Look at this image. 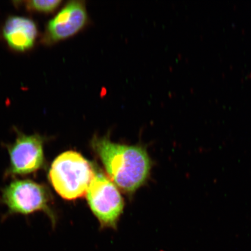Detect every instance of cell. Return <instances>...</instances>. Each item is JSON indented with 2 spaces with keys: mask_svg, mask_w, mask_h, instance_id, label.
<instances>
[{
  "mask_svg": "<svg viewBox=\"0 0 251 251\" xmlns=\"http://www.w3.org/2000/svg\"><path fill=\"white\" fill-rule=\"evenodd\" d=\"M89 21L85 2L69 1L47 23L42 42L51 46L71 38L87 27Z\"/></svg>",
  "mask_w": 251,
  "mask_h": 251,
  "instance_id": "5",
  "label": "cell"
},
{
  "mask_svg": "<svg viewBox=\"0 0 251 251\" xmlns=\"http://www.w3.org/2000/svg\"><path fill=\"white\" fill-rule=\"evenodd\" d=\"M93 149L110 177L122 190L133 193L145 183L151 162L146 149L112 142L108 137L95 136Z\"/></svg>",
  "mask_w": 251,
  "mask_h": 251,
  "instance_id": "1",
  "label": "cell"
},
{
  "mask_svg": "<svg viewBox=\"0 0 251 251\" xmlns=\"http://www.w3.org/2000/svg\"><path fill=\"white\" fill-rule=\"evenodd\" d=\"M62 3L59 0H31L24 2V5L27 11L46 14L55 11Z\"/></svg>",
  "mask_w": 251,
  "mask_h": 251,
  "instance_id": "8",
  "label": "cell"
},
{
  "mask_svg": "<svg viewBox=\"0 0 251 251\" xmlns=\"http://www.w3.org/2000/svg\"><path fill=\"white\" fill-rule=\"evenodd\" d=\"M45 139L38 134L26 135L18 132L14 144L8 147L10 165L7 174L26 175L36 172L45 164Z\"/></svg>",
  "mask_w": 251,
  "mask_h": 251,
  "instance_id": "6",
  "label": "cell"
},
{
  "mask_svg": "<svg viewBox=\"0 0 251 251\" xmlns=\"http://www.w3.org/2000/svg\"><path fill=\"white\" fill-rule=\"evenodd\" d=\"M2 200L9 213L28 215L43 211L54 222L50 207L51 194L45 185L30 180L12 181L3 190Z\"/></svg>",
  "mask_w": 251,
  "mask_h": 251,
  "instance_id": "3",
  "label": "cell"
},
{
  "mask_svg": "<svg viewBox=\"0 0 251 251\" xmlns=\"http://www.w3.org/2000/svg\"><path fill=\"white\" fill-rule=\"evenodd\" d=\"M2 36L10 48L15 51L30 50L36 42L39 31L34 21L21 16H11L2 27Z\"/></svg>",
  "mask_w": 251,
  "mask_h": 251,
  "instance_id": "7",
  "label": "cell"
},
{
  "mask_svg": "<svg viewBox=\"0 0 251 251\" xmlns=\"http://www.w3.org/2000/svg\"><path fill=\"white\" fill-rule=\"evenodd\" d=\"M91 209L102 227L115 228L124 207L123 198L113 182L96 173L86 194Z\"/></svg>",
  "mask_w": 251,
  "mask_h": 251,
  "instance_id": "4",
  "label": "cell"
},
{
  "mask_svg": "<svg viewBox=\"0 0 251 251\" xmlns=\"http://www.w3.org/2000/svg\"><path fill=\"white\" fill-rule=\"evenodd\" d=\"M95 175L89 162L80 153L68 151L53 161L49 178L59 196L74 200L86 195L91 181Z\"/></svg>",
  "mask_w": 251,
  "mask_h": 251,
  "instance_id": "2",
  "label": "cell"
}]
</instances>
